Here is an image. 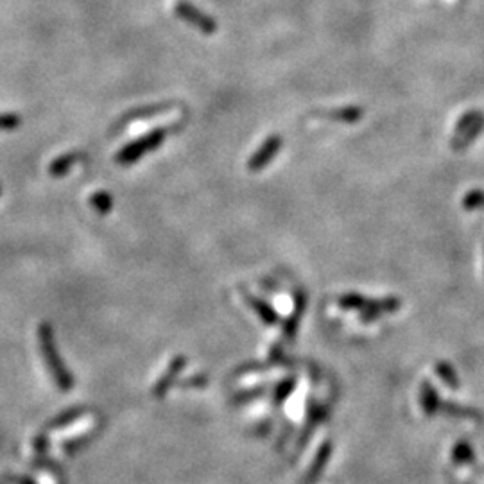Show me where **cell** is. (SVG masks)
<instances>
[{"label": "cell", "mask_w": 484, "mask_h": 484, "mask_svg": "<svg viewBox=\"0 0 484 484\" xmlns=\"http://www.w3.org/2000/svg\"><path fill=\"white\" fill-rule=\"evenodd\" d=\"M363 108L359 106H346V108H337L326 114V117L332 119V121L344 122V124H356L363 119Z\"/></svg>", "instance_id": "8992f818"}, {"label": "cell", "mask_w": 484, "mask_h": 484, "mask_svg": "<svg viewBox=\"0 0 484 484\" xmlns=\"http://www.w3.org/2000/svg\"><path fill=\"white\" fill-rule=\"evenodd\" d=\"M438 371H439V377H441L443 380H446L451 386H458V378H456L454 371H452V368L449 366V364H439Z\"/></svg>", "instance_id": "7c38bea8"}, {"label": "cell", "mask_w": 484, "mask_h": 484, "mask_svg": "<svg viewBox=\"0 0 484 484\" xmlns=\"http://www.w3.org/2000/svg\"><path fill=\"white\" fill-rule=\"evenodd\" d=\"M473 458H475V454H473V451L468 446V443H465V441L458 443V446H456V451H454L456 461L466 463V461H472Z\"/></svg>", "instance_id": "9c48e42d"}, {"label": "cell", "mask_w": 484, "mask_h": 484, "mask_svg": "<svg viewBox=\"0 0 484 484\" xmlns=\"http://www.w3.org/2000/svg\"><path fill=\"white\" fill-rule=\"evenodd\" d=\"M253 303V307L257 309V312L260 310V316H262V319H264L265 323H275L276 321V318H275V312H273L269 307H265V305H262V303H257V302H251Z\"/></svg>", "instance_id": "4fadbf2b"}, {"label": "cell", "mask_w": 484, "mask_h": 484, "mask_svg": "<svg viewBox=\"0 0 484 484\" xmlns=\"http://www.w3.org/2000/svg\"><path fill=\"white\" fill-rule=\"evenodd\" d=\"M175 11L176 15H178V18L190 23V26H194L203 34H214L217 31L216 20H214L212 16L207 15L204 11H201V9L196 8L194 4L187 2V0H180L178 4L175 6Z\"/></svg>", "instance_id": "3957f363"}, {"label": "cell", "mask_w": 484, "mask_h": 484, "mask_svg": "<svg viewBox=\"0 0 484 484\" xmlns=\"http://www.w3.org/2000/svg\"><path fill=\"white\" fill-rule=\"evenodd\" d=\"M163 138H165V129H155V131H151L149 135L142 136V138L135 141L133 144L126 145V148L122 149L121 153H119L117 160L121 163L136 162V160L141 158L142 155H145V153L160 148V144L163 142Z\"/></svg>", "instance_id": "7a4b0ae2"}, {"label": "cell", "mask_w": 484, "mask_h": 484, "mask_svg": "<svg viewBox=\"0 0 484 484\" xmlns=\"http://www.w3.org/2000/svg\"><path fill=\"white\" fill-rule=\"evenodd\" d=\"M76 156H63V158L56 160V162L53 163V167H50V170H53V175H63L65 170H67L68 165H72L74 162H76Z\"/></svg>", "instance_id": "8fae6325"}, {"label": "cell", "mask_w": 484, "mask_h": 484, "mask_svg": "<svg viewBox=\"0 0 484 484\" xmlns=\"http://www.w3.org/2000/svg\"><path fill=\"white\" fill-rule=\"evenodd\" d=\"M438 402H439L438 395H436V391L432 390V386L424 384V390H422V404H424V409L429 412V414L438 409V405H439Z\"/></svg>", "instance_id": "52a82bcc"}, {"label": "cell", "mask_w": 484, "mask_h": 484, "mask_svg": "<svg viewBox=\"0 0 484 484\" xmlns=\"http://www.w3.org/2000/svg\"><path fill=\"white\" fill-rule=\"evenodd\" d=\"M341 305L348 307V309H361V310H373V314H378L383 310H390V309H397L398 303H368L366 299L361 298V296H344L341 299Z\"/></svg>", "instance_id": "5b68a950"}, {"label": "cell", "mask_w": 484, "mask_h": 484, "mask_svg": "<svg viewBox=\"0 0 484 484\" xmlns=\"http://www.w3.org/2000/svg\"><path fill=\"white\" fill-rule=\"evenodd\" d=\"M282 148V138L278 135H273L269 136L268 141L264 142V144L260 145V148L257 149V151L253 153V156L250 158V162H248V167H250V170H262L265 165H268L269 162H273V158H275L276 155H278V151H280Z\"/></svg>", "instance_id": "277c9868"}, {"label": "cell", "mask_w": 484, "mask_h": 484, "mask_svg": "<svg viewBox=\"0 0 484 484\" xmlns=\"http://www.w3.org/2000/svg\"><path fill=\"white\" fill-rule=\"evenodd\" d=\"M466 210H475V209H483L484 207V192L483 190H472L465 196V201H463Z\"/></svg>", "instance_id": "ba28073f"}, {"label": "cell", "mask_w": 484, "mask_h": 484, "mask_svg": "<svg viewBox=\"0 0 484 484\" xmlns=\"http://www.w3.org/2000/svg\"><path fill=\"white\" fill-rule=\"evenodd\" d=\"M20 117L16 114H2L0 115V129H4V131H8V129H15L20 126Z\"/></svg>", "instance_id": "30bf717a"}, {"label": "cell", "mask_w": 484, "mask_h": 484, "mask_svg": "<svg viewBox=\"0 0 484 484\" xmlns=\"http://www.w3.org/2000/svg\"><path fill=\"white\" fill-rule=\"evenodd\" d=\"M484 129V114L479 110L466 111L456 124L454 138H452V148L456 151H463L468 148L477 136L483 133Z\"/></svg>", "instance_id": "6da1fadb"}]
</instances>
